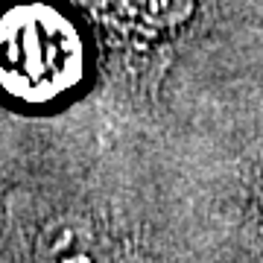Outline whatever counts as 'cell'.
Segmentation results:
<instances>
[{
  "mask_svg": "<svg viewBox=\"0 0 263 263\" xmlns=\"http://www.w3.org/2000/svg\"><path fill=\"white\" fill-rule=\"evenodd\" d=\"M82 65V38L59 9L27 3L0 18V88L12 97L50 103L79 82Z\"/></svg>",
  "mask_w": 263,
  "mask_h": 263,
  "instance_id": "cell-1",
  "label": "cell"
},
{
  "mask_svg": "<svg viewBox=\"0 0 263 263\" xmlns=\"http://www.w3.org/2000/svg\"><path fill=\"white\" fill-rule=\"evenodd\" d=\"M38 254H41V263H100L97 237L79 222L50 226Z\"/></svg>",
  "mask_w": 263,
  "mask_h": 263,
  "instance_id": "cell-2",
  "label": "cell"
},
{
  "mask_svg": "<svg viewBox=\"0 0 263 263\" xmlns=\"http://www.w3.org/2000/svg\"><path fill=\"white\" fill-rule=\"evenodd\" d=\"M190 3L193 0H126V6L152 27H170L181 21L190 12Z\"/></svg>",
  "mask_w": 263,
  "mask_h": 263,
  "instance_id": "cell-3",
  "label": "cell"
}]
</instances>
